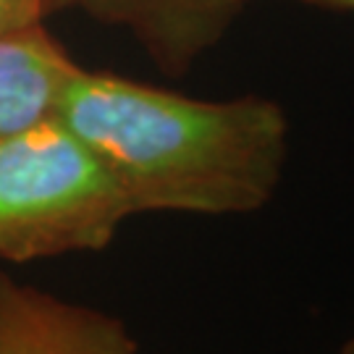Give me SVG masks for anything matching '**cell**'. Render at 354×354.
<instances>
[{"label": "cell", "instance_id": "8992f818", "mask_svg": "<svg viewBox=\"0 0 354 354\" xmlns=\"http://www.w3.org/2000/svg\"><path fill=\"white\" fill-rule=\"evenodd\" d=\"M53 13V0H0V37L42 24Z\"/></svg>", "mask_w": 354, "mask_h": 354}, {"label": "cell", "instance_id": "6da1fadb", "mask_svg": "<svg viewBox=\"0 0 354 354\" xmlns=\"http://www.w3.org/2000/svg\"><path fill=\"white\" fill-rule=\"evenodd\" d=\"M140 213L250 215L279 192L289 118L276 100H200L76 68L55 105Z\"/></svg>", "mask_w": 354, "mask_h": 354}, {"label": "cell", "instance_id": "5b68a950", "mask_svg": "<svg viewBox=\"0 0 354 354\" xmlns=\"http://www.w3.org/2000/svg\"><path fill=\"white\" fill-rule=\"evenodd\" d=\"M79 68L42 24L0 37V140L55 113Z\"/></svg>", "mask_w": 354, "mask_h": 354}, {"label": "cell", "instance_id": "9c48e42d", "mask_svg": "<svg viewBox=\"0 0 354 354\" xmlns=\"http://www.w3.org/2000/svg\"><path fill=\"white\" fill-rule=\"evenodd\" d=\"M68 6V0H53V11H58V8H66Z\"/></svg>", "mask_w": 354, "mask_h": 354}, {"label": "cell", "instance_id": "52a82bcc", "mask_svg": "<svg viewBox=\"0 0 354 354\" xmlns=\"http://www.w3.org/2000/svg\"><path fill=\"white\" fill-rule=\"evenodd\" d=\"M315 8H328V11H354V0H294Z\"/></svg>", "mask_w": 354, "mask_h": 354}, {"label": "cell", "instance_id": "3957f363", "mask_svg": "<svg viewBox=\"0 0 354 354\" xmlns=\"http://www.w3.org/2000/svg\"><path fill=\"white\" fill-rule=\"evenodd\" d=\"M0 354H140L121 317L0 273Z\"/></svg>", "mask_w": 354, "mask_h": 354}, {"label": "cell", "instance_id": "ba28073f", "mask_svg": "<svg viewBox=\"0 0 354 354\" xmlns=\"http://www.w3.org/2000/svg\"><path fill=\"white\" fill-rule=\"evenodd\" d=\"M339 354H354V336H349V339H346V342L342 344Z\"/></svg>", "mask_w": 354, "mask_h": 354}, {"label": "cell", "instance_id": "277c9868", "mask_svg": "<svg viewBox=\"0 0 354 354\" xmlns=\"http://www.w3.org/2000/svg\"><path fill=\"white\" fill-rule=\"evenodd\" d=\"M254 0H68L95 21L129 29L165 76H184Z\"/></svg>", "mask_w": 354, "mask_h": 354}, {"label": "cell", "instance_id": "7a4b0ae2", "mask_svg": "<svg viewBox=\"0 0 354 354\" xmlns=\"http://www.w3.org/2000/svg\"><path fill=\"white\" fill-rule=\"evenodd\" d=\"M131 215L108 165L61 118L0 140V260L100 252Z\"/></svg>", "mask_w": 354, "mask_h": 354}]
</instances>
